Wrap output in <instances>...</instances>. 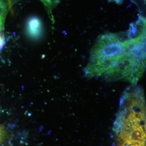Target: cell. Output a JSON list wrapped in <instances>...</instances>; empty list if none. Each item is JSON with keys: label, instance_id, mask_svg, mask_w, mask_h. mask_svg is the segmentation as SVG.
<instances>
[{"label": "cell", "instance_id": "obj_1", "mask_svg": "<svg viewBox=\"0 0 146 146\" xmlns=\"http://www.w3.org/2000/svg\"><path fill=\"white\" fill-rule=\"evenodd\" d=\"M135 38H130L127 31L99 36L90 52L89 63L84 69L86 77L101 76L122 56Z\"/></svg>", "mask_w": 146, "mask_h": 146}, {"label": "cell", "instance_id": "obj_2", "mask_svg": "<svg viewBox=\"0 0 146 146\" xmlns=\"http://www.w3.org/2000/svg\"><path fill=\"white\" fill-rule=\"evenodd\" d=\"M146 63V36L136 38L129 48L102 75L108 82L123 80L136 85L143 74Z\"/></svg>", "mask_w": 146, "mask_h": 146}, {"label": "cell", "instance_id": "obj_3", "mask_svg": "<svg viewBox=\"0 0 146 146\" xmlns=\"http://www.w3.org/2000/svg\"><path fill=\"white\" fill-rule=\"evenodd\" d=\"M27 32L29 36L33 39H37L42 35L43 27L40 19L34 17L29 19L27 23Z\"/></svg>", "mask_w": 146, "mask_h": 146}, {"label": "cell", "instance_id": "obj_4", "mask_svg": "<svg viewBox=\"0 0 146 146\" xmlns=\"http://www.w3.org/2000/svg\"><path fill=\"white\" fill-rule=\"evenodd\" d=\"M5 7L3 3L0 0V27L2 26L4 20Z\"/></svg>", "mask_w": 146, "mask_h": 146}, {"label": "cell", "instance_id": "obj_5", "mask_svg": "<svg viewBox=\"0 0 146 146\" xmlns=\"http://www.w3.org/2000/svg\"><path fill=\"white\" fill-rule=\"evenodd\" d=\"M5 44V40L3 36L1 33V30L0 29V50H1Z\"/></svg>", "mask_w": 146, "mask_h": 146}, {"label": "cell", "instance_id": "obj_6", "mask_svg": "<svg viewBox=\"0 0 146 146\" xmlns=\"http://www.w3.org/2000/svg\"><path fill=\"white\" fill-rule=\"evenodd\" d=\"M108 1L112 2H116L117 3H121L123 1V0H108Z\"/></svg>", "mask_w": 146, "mask_h": 146}, {"label": "cell", "instance_id": "obj_7", "mask_svg": "<svg viewBox=\"0 0 146 146\" xmlns=\"http://www.w3.org/2000/svg\"><path fill=\"white\" fill-rule=\"evenodd\" d=\"M131 146H145V143L143 144H136Z\"/></svg>", "mask_w": 146, "mask_h": 146}, {"label": "cell", "instance_id": "obj_8", "mask_svg": "<svg viewBox=\"0 0 146 146\" xmlns=\"http://www.w3.org/2000/svg\"><path fill=\"white\" fill-rule=\"evenodd\" d=\"M144 1H145L146 0H144Z\"/></svg>", "mask_w": 146, "mask_h": 146}]
</instances>
